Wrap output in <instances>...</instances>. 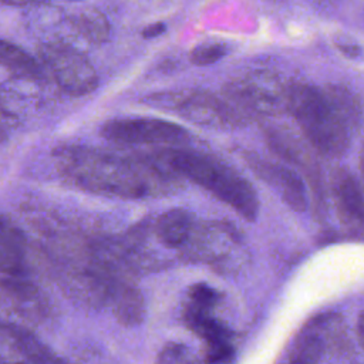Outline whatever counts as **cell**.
Masks as SVG:
<instances>
[{
    "instance_id": "obj_1",
    "label": "cell",
    "mask_w": 364,
    "mask_h": 364,
    "mask_svg": "<svg viewBox=\"0 0 364 364\" xmlns=\"http://www.w3.org/2000/svg\"><path fill=\"white\" fill-rule=\"evenodd\" d=\"M63 178L84 191L124 199L164 196L182 188L183 178L162 149L154 154L121 155L104 149L70 145L54 154Z\"/></svg>"
},
{
    "instance_id": "obj_2",
    "label": "cell",
    "mask_w": 364,
    "mask_h": 364,
    "mask_svg": "<svg viewBox=\"0 0 364 364\" xmlns=\"http://www.w3.org/2000/svg\"><path fill=\"white\" fill-rule=\"evenodd\" d=\"M287 112L313 148L326 156H340L360 124L361 105L357 95L343 85L291 82Z\"/></svg>"
},
{
    "instance_id": "obj_3",
    "label": "cell",
    "mask_w": 364,
    "mask_h": 364,
    "mask_svg": "<svg viewBox=\"0 0 364 364\" xmlns=\"http://www.w3.org/2000/svg\"><path fill=\"white\" fill-rule=\"evenodd\" d=\"M172 168L202 186L249 222L259 216V198L250 182L237 171L206 152L186 148L162 149Z\"/></svg>"
},
{
    "instance_id": "obj_4",
    "label": "cell",
    "mask_w": 364,
    "mask_h": 364,
    "mask_svg": "<svg viewBox=\"0 0 364 364\" xmlns=\"http://www.w3.org/2000/svg\"><path fill=\"white\" fill-rule=\"evenodd\" d=\"M291 82L270 71H252L223 85L220 95L239 127L264 115L287 112Z\"/></svg>"
},
{
    "instance_id": "obj_5",
    "label": "cell",
    "mask_w": 364,
    "mask_h": 364,
    "mask_svg": "<svg viewBox=\"0 0 364 364\" xmlns=\"http://www.w3.org/2000/svg\"><path fill=\"white\" fill-rule=\"evenodd\" d=\"M37 58L48 78L70 97L87 95L98 85L94 65L77 46L61 41H41L37 47Z\"/></svg>"
},
{
    "instance_id": "obj_6",
    "label": "cell",
    "mask_w": 364,
    "mask_h": 364,
    "mask_svg": "<svg viewBox=\"0 0 364 364\" xmlns=\"http://www.w3.org/2000/svg\"><path fill=\"white\" fill-rule=\"evenodd\" d=\"M351 353L343 317L327 313L314 317L299 331L287 360L296 364H313L333 357L346 358Z\"/></svg>"
},
{
    "instance_id": "obj_7",
    "label": "cell",
    "mask_w": 364,
    "mask_h": 364,
    "mask_svg": "<svg viewBox=\"0 0 364 364\" xmlns=\"http://www.w3.org/2000/svg\"><path fill=\"white\" fill-rule=\"evenodd\" d=\"M144 102L161 109L178 111L188 121L202 127L219 129L239 127L223 97L210 91H165L148 95Z\"/></svg>"
},
{
    "instance_id": "obj_8",
    "label": "cell",
    "mask_w": 364,
    "mask_h": 364,
    "mask_svg": "<svg viewBox=\"0 0 364 364\" xmlns=\"http://www.w3.org/2000/svg\"><path fill=\"white\" fill-rule=\"evenodd\" d=\"M240 237L236 228L225 220H196V225L179 250V259L186 263L228 264Z\"/></svg>"
},
{
    "instance_id": "obj_9",
    "label": "cell",
    "mask_w": 364,
    "mask_h": 364,
    "mask_svg": "<svg viewBox=\"0 0 364 364\" xmlns=\"http://www.w3.org/2000/svg\"><path fill=\"white\" fill-rule=\"evenodd\" d=\"M108 141L122 145H173L183 144L189 132L181 125L159 118H114L101 128Z\"/></svg>"
},
{
    "instance_id": "obj_10",
    "label": "cell",
    "mask_w": 364,
    "mask_h": 364,
    "mask_svg": "<svg viewBox=\"0 0 364 364\" xmlns=\"http://www.w3.org/2000/svg\"><path fill=\"white\" fill-rule=\"evenodd\" d=\"M48 77L13 74L0 82V114L13 122H27L47 104Z\"/></svg>"
},
{
    "instance_id": "obj_11",
    "label": "cell",
    "mask_w": 364,
    "mask_h": 364,
    "mask_svg": "<svg viewBox=\"0 0 364 364\" xmlns=\"http://www.w3.org/2000/svg\"><path fill=\"white\" fill-rule=\"evenodd\" d=\"M0 310L24 323L40 324L51 316V303L24 276H7L0 279Z\"/></svg>"
},
{
    "instance_id": "obj_12",
    "label": "cell",
    "mask_w": 364,
    "mask_h": 364,
    "mask_svg": "<svg viewBox=\"0 0 364 364\" xmlns=\"http://www.w3.org/2000/svg\"><path fill=\"white\" fill-rule=\"evenodd\" d=\"M330 192L341 225L353 235L364 236V191L355 176L346 168L334 169Z\"/></svg>"
},
{
    "instance_id": "obj_13",
    "label": "cell",
    "mask_w": 364,
    "mask_h": 364,
    "mask_svg": "<svg viewBox=\"0 0 364 364\" xmlns=\"http://www.w3.org/2000/svg\"><path fill=\"white\" fill-rule=\"evenodd\" d=\"M252 171L267 185H270L282 199L296 212L307 208V191L303 179L293 169L276 162H269L255 154H247L246 159Z\"/></svg>"
},
{
    "instance_id": "obj_14",
    "label": "cell",
    "mask_w": 364,
    "mask_h": 364,
    "mask_svg": "<svg viewBox=\"0 0 364 364\" xmlns=\"http://www.w3.org/2000/svg\"><path fill=\"white\" fill-rule=\"evenodd\" d=\"M107 307L125 327H135L144 321L145 300L142 291L134 283V277L114 276L111 279Z\"/></svg>"
},
{
    "instance_id": "obj_15",
    "label": "cell",
    "mask_w": 364,
    "mask_h": 364,
    "mask_svg": "<svg viewBox=\"0 0 364 364\" xmlns=\"http://www.w3.org/2000/svg\"><path fill=\"white\" fill-rule=\"evenodd\" d=\"M28 272V243L7 216L0 215V273L26 276Z\"/></svg>"
},
{
    "instance_id": "obj_16",
    "label": "cell",
    "mask_w": 364,
    "mask_h": 364,
    "mask_svg": "<svg viewBox=\"0 0 364 364\" xmlns=\"http://www.w3.org/2000/svg\"><path fill=\"white\" fill-rule=\"evenodd\" d=\"M196 218L183 208H173L152 220V233L156 242L168 250H179L188 242Z\"/></svg>"
},
{
    "instance_id": "obj_17",
    "label": "cell",
    "mask_w": 364,
    "mask_h": 364,
    "mask_svg": "<svg viewBox=\"0 0 364 364\" xmlns=\"http://www.w3.org/2000/svg\"><path fill=\"white\" fill-rule=\"evenodd\" d=\"M71 23L78 40L87 44L100 46L107 43L111 37L108 17L95 7H88L71 14Z\"/></svg>"
},
{
    "instance_id": "obj_18",
    "label": "cell",
    "mask_w": 364,
    "mask_h": 364,
    "mask_svg": "<svg viewBox=\"0 0 364 364\" xmlns=\"http://www.w3.org/2000/svg\"><path fill=\"white\" fill-rule=\"evenodd\" d=\"M183 320L186 326L200 337L206 344L218 341H230L232 331L220 320L213 317L212 311L196 309L186 304L183 309Z\"/></svg>"
},
{
    "instance_id": "obj_19",
    "label": "cell",
    "mask_w": 364,
    "mask_h": 364,
    "mask_svg": "<svg viewBox=\"0 0 364 364\" xmlns=\"http://www.w3.org/2000/svg\"><path fill=\"white\" fill-rule=\"evenodd\" d=\"M0 67L13 74L48 77L38 58L28 54L23 47L9 40L0 38Z\"/></svg>"
},
{
    "instance_id": "obj_20",
    "label": "cell",
    "mask_w": 364,
    "mask_h": 364,
    "mask_svg": "<svg viewBox=\"0 0 364 364\" xmlns=\"http://www.w3.org/2000/svg\"><path fill=\"white\" fill-rule=\"evenodd\" d=\"M228 53V46L218 41H209L198 44L195 48H192L189 54V60L192 64L205 67L215 64L216 61L222 60Z\"/></svg>"
},
{
    "instance_id": "obj_21",
    "label": "cell",
    "mask_w": 364,
    "mask_h": 364,
    "mask_svg": "<svg viewBox=\"0 0 364 364\" xmlns=\"http://www.w3.org/2000/svg\"><path fill=\"white\" fill-rule=\"evenodd\" d=\"M220 300V294L206 283H195L188 290V303L196 309L212 311Z\"/></svg>"
},
{
    "instance_id": "obj_22",
    "label": "cell",
    "mask_w": 364,
    "mask_h": 364,
    "mask_svg": "<svg viewBox=\"0 0 364 364\" xmlns=\"http://www.w3.org/2000/svg\"><path fill=\"white\" fill-rule=\"evenodd\" d=\"M235 350L230 344V341H218L206 344V353H205V361L208 363H225L230 361L233 358Z\"/></svg>"
},
{
    "instance_id": "obj_23",
    "label": "cell",
    "mask_w": 364,
    "mask_h": 364,
    "mask_svg": "<svg viewBox=\"0 0 364 364\" xmlns=\"http://www.w3.org/2000/svg\"><path fill=\"white\" fill-rule=\"evenodd\" d=\"M159 363H183L189 361V350L181 343L166 344L158 354Z\"/></svg>"
},
{
    "instance_id": "obj_24",
    "label": "cell",
    "mask_w": 364,
    "mask_h": 364,
    "mask_svg": "<svg viewBox=\"0 0 364 364\" xmlns=\"http://www.w3.org/2000/svg\"><path fill=\"white\" fill-rule=\"evenodd\" d=\"M165 30H166L165 23H162V21H156V23H152V24H149V26L144 27V28H142V31H141V34H142V37H144V38L151 40V38L159 37L162 33H165Z\"/></svg>"
},
{
    "instance_id": "obj_25",
    "label": "cell",
    "mask_w": 364,
    "mask_h": 364,
    "mask_svg": "<svg viewBox=\"0 0 364 364\" xmlns=\"http://www.w3.org/2000/svg\"><path fill=\"white\" fill-rule=\"evenodd\" d=\"M4 4L11 7H37L50 3V0H1Z\"/></svg>"
},
{
    "instance_id": "obj_26",
    "label": "cell",
    "mask_w": 364,
    "mask_h": 364,
    "mask_svg": "<svg viewBox=\"0 0 364 364\" xmlns=\"http://www.w3.org/2000/svg\"><path fill=\"white\" fill-rule=\"evenodd\" d=\"M355 331H357V338L358 343L361 346V348L364 350V310L360 311L358 317H357V326H355Z\"/></svg>"
},
{
    "instance_id": "obj_27",
    "label": "cell",
    "mask_w": 364,
    "mask_h": 364,
    "mask_svg": "<svg viewBox=\"0 0 364 364\" xmlns=\"http://www.w3.org/2000/svg\"><path fill=\"white\" fill-rule=\"evenodd\" d=\"M337 47L340 48V51H343L344 54H347V55H350V57H355V55L360 53V48H358L357 46H354V44H347V43H344V41L338 43Z\"/></svg>"
},
{
    "instance_id": "obj_28",
    "label": "cell",
    "mask_w": 364,
    "mask_h": 364,
    "mask_svg": "<svg viewBox=\"0 0 364 364\" xmlns=\"http://www.w3.org/2000/svg\"><path fill=\"white\" fill-rule=\"evenodd\" d=\"M360 171H361V176L364 181V142H363V148L360 152Z\"/></svg>"
},
{
    "instance_id": "obj_29",
    "label": "cell",
    "mask_w": 364,
    "mask_h": 364,
    "mask_svg": "<svg viewBox=\"0 0 364 364\" xmlns=\"http://www.w3.org/2000/svg\"><path fill=\"white\" fill-rule=\"evenodd\" d=\"M6 139V132L3 131V128L0 127V142H3Z\"/></svg>"
},
{
    "instance_id": "obj_30",
    "label": "cell",
    "mask_w": 364,
    "mask_h": 364,
    "mask_svg": "<svg viewBox=\"0 0 364 364\" xmlns=\"http://www.w3.org/2000/svg\"><path fill=\"white\" fill-rule=\"evenodd\" d=\"M67 1H78V0H67Z\"/></svg>"
},
{
    "instance_id": "obj_31",
    "label": "cell",
    "mask_w": 364,
    "mask_h": 364,
    "mask_svg": "<svg viewBox=\"0 0 364 364\" xmlns=\"http://www.w3.org/2000/svg\"><path fill=\"white\" fill-rule=\"evenodd\" d=\"M326 1H328V0H326Z\"/></svg>"
}]
</instances>
